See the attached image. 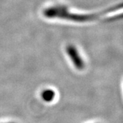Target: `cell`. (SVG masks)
<instances>
[{
	"label": "cell",
	"mask_w": 123,
	"mask_h": 123,
	"mask_svg": "<svg viewBox=\"0 0 123 123\" xmlns=\"http://www.w3.org/2000/svg\"></svg>",
	"instance_id": "obj_3"
},
{
	"label": "cell",
	"mask_w": 123,
	"mask_h": 123,
	"mask_svg": "<svg viewBox=\"0 0 123 123\" xmlns=\"http://www.w3.org/2000/svg\"><path fill=\"white\" fill-rule=\"evenodd\" d=\"M42 97L44 101L47 102H50L53 100L55 97V92L52 90H45L42 93Z\"/></svg>",
	"instance_id": "obj_2"
},
{
	"label": "cell",
	"mask_w": 123,
	"mask_h": 123,
	"mask_svg": "<svg viewBox=\"0 0 123 123\" xmlns=\"http://www.w3.org/2000/svg\"><path fill=\"white\" fill-rule=\"evenodd\" d=\"M66 53L69 55L73 64L78 69L82 70L84 68V62L79 54L78 51L73 45H68L66 47Z\"/></svg>",
	"instance_id": "obj_1"
}]
</instances>
